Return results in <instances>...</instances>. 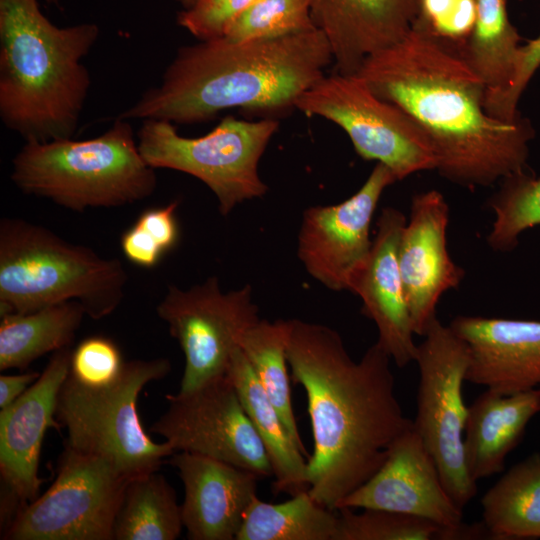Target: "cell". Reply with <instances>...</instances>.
<instances>
[{
  "instance_id": "836d02e7",
  "label": "cell",
  "mask_w": 540,
  "mask_h": 540,
  "mask_svg": "<svg viewBox=\"0 0 540 540\" xmlns=\"http://www.w3.org/2000/svg\"><path fill=\"white\" fill-rule=\"evenodd\" d=\"M125 362L113 340L100 335L90 336L72 351L68 376L87 387H103L119 378Z\"/></svg>"
},
{
  "instance_id": "8d00e7d4",
  "label": "cell",
  "mask_w": 540,
  "mask_h": 540,
  "mask_svg": "<svg viewBox=\"0 0 540 540\" xmlns=\"http://www.w3.org/2000/svg\"><path fill=\"white\" fill-rule=\"evenodd\" d=\"M40 376L35 371L18 375L0 376V409H4L18 399Z\"/></svg>"
},
{
  "instance_id": "f35d334b",
  "label": "cell",
  "mask_w": 540,
  "mask_h": 540,
  "mask_svg": "<svg viewBox=\"0 0 540 540\" xmlns=\"http://www.w3.org/2000/svg\"><path fill=\"white\" fill-rule=\"evenodd\" d=\"M182 7V9H187L195 4L198 0H176Z\"/></svg>"
},
{
  "instance_id": "7c38bea8",
  "label": "cell",
  "mask_w": 540,
  "mask_h": 540,
  "mask_svg": "<svg viewBox=\"0 0 540 540\" xmlns=\"http://www.w3.org/2000/svg\"><path fill=\"white\" fill-rule=\"evenodd\" d=\"M156 312L184 353L180 393L225 375L241 336L260 320L251 286L223 292L216 277L187 290L170 285Z\"/></svg>"
},
{
  "instance_id": "5bb4252c",
  "label": "cell",
  "mask_w": 540,
  "mask_h": 540,
  "mask_svg": "<svg viewBox=\"0 0 540 540\" xmlns=\"http://www.w3.org/2000/svg\"><path fill=\"white\" fill-rule=\"evenodd\" d=\"M377 163L360 189L345 201L307 208L298 236V257L306 271L325 287L348 290L371 246L370 225L384 190L396 182Z\"/></svg>"
},
{
  "instance_id": "e0dca14e",
  "label": "cell",
  "mask_w": 540,
  "mask_h": 540,
  "mask_svg": "<svg viewBox=\"0 0 540 540\" xmlns=\"http://www.w3.org/2000/svg\"><path fill=\"white\" fill-rule=\"evenodd\" d=\"M72 350L53 353L38 379L11 405L0 409V474L4 489L23 504L38 497L42 443L55 417L59 391L66 380Z\"/></svg>"
},
{
  "instance_id": "7402d4cb",
  "label": "cell",
  "mask_w": 540,
  "mask_h": 540,
  "mask_svg": "<svg viewBox=\"0 0 540 540\" xmlns=\"http://www.w3.org/2000/svg\"><path fill=\"white\" fill-rule=\"evenodd\" d=\"M473 30L459 51L486 87L485 106L502 120L520 117L517 103L522 81L521 37L511 24L506 0H476Z\"/></svg>"
},
{
  "instance_id": "f1b7e54d",
  "label": "cell",
  "mask_w": 540,
  "mask_h": 540,
  "mask_svg": "<svg viewBox=\"0 0 540 540\" xmlns=\"http://www.w3.org/2000/svg\"><path fill=\"white\" fill-rule=\"evenodd\" d=\"M287 320H259L239 340V347L257 379L278 411L282 422L299 449L308 457L300 436L293 407L287 368Z\"/></svg>"
},
{
  "instance_id": "4dcf8cb0",
  "label": "cell",
  "mask_w": 540,
  "mask_h": 540,
  "mask_svg": "<svg viewBox=\"0 0 540 540\" xmlns=\"http://www.w3.org/2000/svg\"><path fill=\"white\" fill-rule=\"evenodd\" d=\"M333 540H456L455 533L413 515L365 508L356 513L339 508Z\"/></svg>"
},
{
  "instance_id": "9a60e30c",
  "label": "cell",
  "mask_w": 540,
  "mask_h": 540,
  "mask_svg": "<svg viewBox=\"0 0 540 540\" xmlns=\"http://www.w3.org/2000/svg\"><path fill=\"white\" fill-rule=\"evenodd\" d=\"M343 507L413 515L452 530L456 540L474 537L413 425L394 441L381 467L340 502Z\"/></svg>"
},
{
  "instance_id": "d6986e66",
  "label": "cell",
  "mask_w": 540,
  "mask_h": 540,
  "mask_svg": "<svg viewBox=\"0 0 540 540\" xmlns=\"http://www.w3.org/2000/svg\"><path fill=\"white\" fill-rule=\"evenodd\" d=\"M449 326L469 350L466 381L503 395L540 386V321L457 316Z\"/></svg>"
},
{
  "instance_id": "60d3db41",
  "label": "cell",
  "mask_w": 540,
  "mask_h": 540,
  "mask_svg": "<svg viewBox=\"0 0 540 540\" xmlns=\"http://www.w3.org/2000/svg\"><path fill=\"white\" fill-rule=\"evenodd\" d=\"M540 389V388H539Z\"/></svg>"
},
{
  "instance_id": "74e56055",
  "label": "cell",
  "mask_w": 540,
  "mask_h": 540,
  "mask_svg": "<svg viewBox=\"0 0 540 540\" xmlns=\"http://www.w3.org/2000/svg\"><path fill=\"white\" fill-rule=\"evenodd\" d=\"M523 50V79L528 83L529 79L540 65V35L522 46Z\"/></svg>"
},
{
  "instance_id": "e575fe53",
  "label": "cell",
  "mask_w": 540,
  "mask_h": 540,
  "mask_svg": "<svg viewBox=\"0 0 540 540\" xmlns=\"http://www.w3.org/2000/svg\"><path fill=\"white\" fill-rule=\"evenodd\" d=\"M476 15V0H419L415 22L459 49L472 32Z\"/></svg>"
},
{
  "instance_id": "6da1fadb",
  "label": "cell",
  "mask_w": 540,
  "mask_h": 540,
  "mask_svg": "<svg viewBox=\"0 0 540 540\" xmlns=\"http://www.w3.org/2000/svg\"><path fill=\"white\" fill-rule=\"evenodd\" d=\"M355 74L423 130L436 170L449 181L475 188L525 171L534 136L528 120L490 115L486 87L459 49L417 22L400 41L367 57Z\"/></svg>"
},
{
  "instance_id": "44dd1931",
  "label": "cell",
  "mask_w": 540,
  "mask_h": 540,
  "mask_svg": "<svg viewBox=\"0 0 540 540\" xmlns=\"http://www.w3.org/2000/svg\"><path fill=\"white\" fill-rule=\"evenodd\" d=\"M310 10L329 42L334 72L353 75L367 57L407 35L419 0H310Z\"/></svg>"
},
{
  "instance_id": "9c48e42d",
  "label": "cell",
  "mask_w": 540,
  "mask_h": 540,
  "mask_svg": "<svg viewBox=\"0 0 540 540\" xmlns=\"http://www.w3.org/2000/svg\"><path fill=\"white\" fill-rule=\"evenodd\" d=\"M126 478L108 459L65 446L52 485L20 508L4 540H112Z\"/></svg>"
},
{
  "instance_id": "83f0119b",
  "label": "cell",
  "mask_w": 540,
  "mask_h": 540,
  "mask_svg": "<svg viewBox=\"0 0 540 540\" xmlns=\"http://www.w3.org/2000/svg\"><path fill=\"white\" fill-rule=\"evenodd\" d=\"M338 515L308 490L281 503L257 496L247 508L235 540H333Z\"/></svg>"
},
{
  "instance_id": "d4e9b609",
  "label": "cell",
  "mask_w": 540,
  "mask_h": 540,
  "mask_svg": "<svg viewBox=\"0 0 540 540\" xmlns=\"http://www.w3.org/2000/svg\"><path fill=\"white\" fill-rule=\"evenodd\" d=\"M84 315L78 301H66L30 313L2 316L0 370H24L39 357L70 347Z\"/></svg>"
},
{
  "instance_id": "5b68a950",
  "label": "cell",
  "mask_w": 540,
  "mask_h": 540,
  "mask_svg": "<svg viewBox=\"0 0 540 540\" xmlns=\"http://www.w3.org/2000/svg\"><path fill=\"white\" fill-rule=\"evenodd\" d=\"M127 280L117 258L21 218L0 221V317L78 301L100 320L121 304Z\"/></svg>"
},
{
  "instance_id": "1f68e13d",
  "label": "cell",
  "mask_w": 540,
  "mask_h": 540,
  "mask_svg": "<svg viewBox=\"0 0 540 540\" xmlns=\"http://www.w3.org/2000/svg\"><path fill=\"white\" fill-rule=\"evenodd\" d=\"M315 28L310 0H253L223 37L232 41L274 39Z\"/></svg>"
},
{
  "instance_id": "2e32d148",
  "label": "cell",
  "mask_w": 540,
  "mask_h": 540,
  "mask_svg": "<svg viewBox=\"0 0 540 540\" xmlns=\"http://www.w3.org/2000/svg\"><path fill=\"white\" fill-rule=\"evenodd\" d=\"M449 206L437 190L412 198L398 248V263L413 331L424 336L437 318L441 296L457 288L464 270L456 265L447 250L446 233Z\"/></svg>"
},
{
  "instance_id": "8992f818",
  "label": "cell",
  "mask_w": 540,
  "mask_h": 540,
  "mask_svg": "<svg viewBox=\"0 0 540 540\" xmlns=\"http://www.w3.org/2000/svg\"><path fill=\"white\" fill-rule=\"evenodd\" d=\"M155 170L142 158L129 121L117 117L94 138L25 142L12 159L11 180L27 195L83 212L150 197L157 187Z\"/></svg>"
},
{
  "instance_id": "ffe728a7",
  "label": "cell",
  "mask_w": 540,
  "mask_h": 540,
  "mask_svg": "<svg viewBox=\"0 0 540 540\" xmlns=\"http://www.w3.org/2000/svg\"><path fill=\"white\" fill-rule=\"evenodd\" d=\"M184 485L182 520L191 540H233L257 496L256 474L203 455L170 456Z\"/></svg>"
},
{
  "instance_id": "d590c367",
  "label": "cell",
  "mask_w": 540,
  "mask_h": 540,
  "mask_svg": "<svg viewBox=\"0 0 540 540\" xmlns=\"http://www.w3.org/2000/svg\"><path fill=\"white\" fill-rule=\"evenodd\" d=\"M253 0H198L177 14V23L199 41L223 37Z\"/></svg>"
},
{
  "instance_id": "8fae6325",
  "label": "cell",
  "mask_w": 540,
  "mask_h": 540,
  "mask_svg": "<svg viewBox=\"0 0 540 540\" xmlns=\"http://www.w3.org/2000/svg\"><path fill=\"white\" fill-rule=\"evenodd\" d=\"M295 108L337 124L360 157L387 166L397 181L436 169L433 147L423 130L356 74L324 75L302 93Z\"/></svg>"
},
{
  "instance_id": "d6a6232c",
  "label": "cell",
  "mask_w": 540,
  "mask_h": 540,
  "mask_svg": "<svg viewBox=\"0 0 540 540\" xmlns=\"http://www.w3.org/2000/svg\"><path fill=\"white\" fill-rule=\"evenodd\" d=\"M178 201L147 209L134 225L126 230L120 240L122 252L131 263L151 268L172 249L178 239L176 209Z\"/></svg>"
},
{
  "instance_id": "52a82bcc",
  "label": "cell",
  "mask_w": 540,
  "mask_h": 540,
  "mask_svg": "<svg viewBox=\"0 0 540 540\" xmlns=\"http://www.w3.org/2000/svg\"><path fill=\"white\" fill-rule=\"evenodd\" d=\"M170 370L167 358L126 361L119 378L103 387H87L67 376L55 413L67 430L65 446L110 460L129 480L158 471L176 451L146 433L137 399L145 385Z\"/></svg>"
},
{
  "instance_id": "30bf717a",
  "label": "cell",
  "mask_w": 540,
  "mask_h": 540,
  "mask_svg": "<svg viewBox=\"0 0 540 540\" xmlns=\"http://www.w3.org/2000/svg\"><path fill=\"white\" fill-rule=\"evenodd\" d=\"M414 361L420 379L413 426L432 456L445 489L463 510L477 492L476 482L466 468L463 448L468 407L462 388L469 350L450 326L436 318L417 345Z\"/></svg>"
},
{
  "instance_id": "cb8c5ba5",
  "label": "cell",
  "mask_w": 540,
  "mask_h": 540,
  "mask_svg": "<svg viewBox=\"0 0 540 540\" xmlns=\"http://www.w3.org/2000/svg\"><path fill=\"white\" fill-rule=\"evenodd\" d=\"M226 375L265 447L275 477L274 493L294 496L308 490L306 456L287 432L240 347L234 351Z\"/></svg>"
},
{
  "instance_id": "ba28073f",
  "label": "cell",
  "mask_w": 540,
  "mask_h": 540,
  "mask_svg": "<svg viewBox=\"0 0 540 540\" xmlns=\"http://www.w3.org/2000/svg\"><path fill=\"white\" fill-rule=\"evenodd\" d=\"M278 126L275 119L246 121L228 116L206 135L190 138L181 136L171 122L145 119L136 136L149 166L199 179L215 194L225 216L243 201L267 192L258 164Z\"/></svg>"
},
{
  "instance_id": "603a6c76",
  "label": "cell",
  "mask_w": 540,
  "mask_h": 540,
  "mask_svg": "<svg viewBox=\"0 0 540 540\" xmlns=\"http://www.w3.org/2000/svg\"><path fill=\"white\" fill-rule=\"evenodd\" d=\"M540 412V389L503 395L487 389L468 407L463 440L469 476L478 480L504 469L529 421Z\"/></svg>"
},
{
  "instance_id": "f546056e",
  "label": "cell",
  "mask_w": 540,
  "mask_h": 540,
  "mask_svg": "<svg viewBox=\"0 0 540 540\" xmlns=\"http://www.w3.org/2000/svg\"><path fill=\"white\" fill-rule=\"evenodd\" d=\"M502 181L487 204L494 213L487 243L494 250L511 251L525 230L540 225V177L524 171Z\"/></svg>"
},
{
  "instance_id": "ac0fdd59",
  "label": "cell",
  "mask_w": 540,
  "mask_h": 540,
  "mask_svg": "<svg viewBox=\"0 0 540 540\" xmlns=\"http://www.w3.org/2000/svg\"><path fill=\"white\" fill-rule=\"evenodd\" d=\"M406 222L398 209L382 210L369 255L349 288L361 298L364 315L376 324L377 343L400 368L414 361L417 351L398 263Z\"/></svg>"
},
{
  "instance_id": "4fadbf2b",
  "label": "cell",
  "mask_w": 540,
  "mask_h": 540,
  "mask_svg": "<svg viewBox=\"0 0 540 540\" xmlns=\"http://www.w3.org/2000/svg\"><path fill=\"white\" fill-rule=\"evenodd\" d=\"M166 400L168 408L151 431L176 452L210 457L261 479L273 476L265 447L226 374Z\"/></svg>"
},
{
  "instance_id": "7a4b0ae2",
  "label": "cell",
  "mask_w": 540,
  "mask_h": 540,
  "mask_svg": "<svg viewBox=\"0 0 540 540\" xmlns=\"http://www.w3.org/2000/svg\"><path fill=\"white\" fill-rule=\"evenodd\" d=\"M287 323V361L305 390L313 435L308 492L336 511L381 467L413 421L403 414L391 358L377 342L356 362L336 330L299 319Z\"/></svg>"
},
{
  "instance_id": "4316f807",
  "label": "cell",
  "mask_w": 540,
  "mask_h": 540,
  "mask_svg": "<svg viewBox=\"0 0 540 540\" xmlns=\"http://www.w3.org/2000/svg\"><path fill=\"white\" fill-rule=\"evenodd\" d=\"M183 528L181 505L163 475L155 471L128 482L114 522V540H175Z\"/></svg>"
},
{
  "instance_id": "ab89813d",
  "label": "cell",
  "mask_w": 540,
  "mask_h": 540,
  "mask_svg": "<svg viewBox=\"0 0 540 540\" xmlns=\"http://www.w3.org/2000/svg\"><path fill=\"white\" fill-rule=\"evenodd\" d=\"M46 2L51 5H59L60 0H46Z\"/></svg>"
},
{
  "instance_id": "277c9868",
  "label": "cell",
  "mask_w": 540,
  "mask_h": 540,
  "mask_svg": "<svg viewBox=\"0 0 540 540\" xmlns=\"http://www.w3.org/2000/svg\"><path fill=\"white\" fill-rule=\"evenodd\" d=\"M95 23L59 27L37 0H0V119L25 142L70 139L91 86Z\"/></svg>"
},
{
  "instance_id": "484cf974",
  "label": "cell",
  "mask_w": 540,
  "mask_h": 540,
  "mask_svg": "<svg viewBox=\"0 0 540 540\" xmlns=\"http://www.w3.org/2000/svg\"><path fill=\"white\" fill-rule=\"evenodd\" d=\"M492 539L540 538V454L511 467L482 497Z\"/></svg>"
},
{
  "instance_id": "3957f363",
  "label": "cell",
  "mask_w": 540,
  "mask_h": 540,
  "mask_svg": "<svg viewBox=\"0 0 540 540\" xmlns=\"http://www.w3.org/2000/svg\"><path fill=\"white\" fill-rule=\"evenodd\" d=\"M331 62L329 42L318 28L274 39L199 41L181 46L159 84L118 117L190 125L232 108H295Z\"/></svg>"
}]
</instances>
